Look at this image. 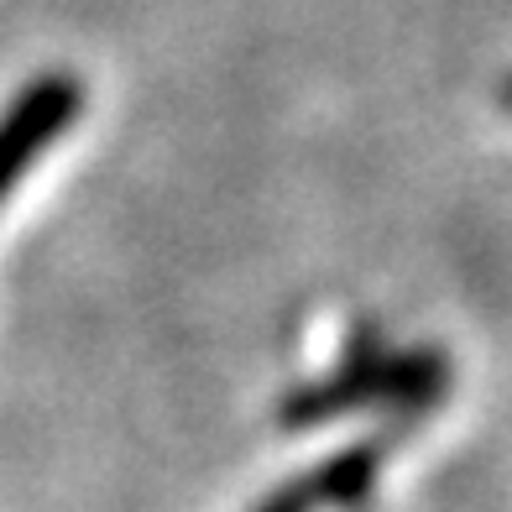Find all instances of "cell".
I'll list each match as a JSON object with an SVG mask.
<instances>
[{"mask_svg": "<svg viewBox=\"0 0 512 512\" xmlns=\"http://www.w3.org/2000/svg\"><path fill=\"white\" fill-rule=\"evenodd\" d=\"M382 366H387V340H382V324L361 314L351 319V335L340 345V361L330 377L293 387L283 403H277V424L288 434H304V429H324V424H340V418H356L371 413L377 403V387H382Z\"/></svg>", "mask_w": 512, "mask_h": 512, "instance_id": "obj_1", "label": "cell"}, {"mask_svg": "<svg viewBox=\"0 0 512 512\" xmlns=\"http://www.w3.org/2000/svg\"><path fill=\"white\" fill-rule=\"evenodd\" d=\"M79 105H84V84L68 74V68L37 74L6 105V115H0V204H6V194L32 173V162L79 121Z\"/></svg>", "mask_w": 512, "mask_h": 512, "instance_id": "obj_2", "label": "cell"}, {"mask_svg": "<svg viewBox=\"0 0 512 512\" xmlns=\"http://www.w3.org/2000/svg\"><path fill=\"white\" fill-rule=\"evenodd\" d=\"M450 392V356L439 345H403V351H387L382 366V387H377V429L371 439L387 450H398L403 439H413L418 429L434 418V408L445 403Z\"/></svg>", "mask_w": 512, "mask_h": 512, "instance_id": "obj_3", "label": "cell"}, {"mask_svg": "<svg viewBox=\"0 0 512 512\" xmlns=\"http://www.w3.org/2000/svg\"><path fill=\"white\" fill-rule=\"evenodd\" d=\"M382 460H387V445H377V439L366 434L356 445L335 450L330 460H319L314 471H304L298 486H304L314 512H361L371 502V492H377Z\"/></svg>", "mask_w": 512, "mask_h": 512, "instance_id": "obj_4", "label": "cell"}, {"mask_svg": "<svg viewBox=\"0 0 512 512\" xmlns=\"http://www.w3.org/2000/svg\"><path fill=\"white\" fill-rule=\"evenodd\" d=\"M251 512H314V507H309L304 486H298V476H293V481H283V486H272V492L256 502Z\"/></svg>", "mask_w": 512, "mask_h": 512, "instance_id": "obj_5", "label": "cell"}, {"mask_svg": "<svg viewBox=\"0 0 512 512\" xmlns=\"http://www.w3.org/2000/svg\"><path fill=\"white\" fill-rule=\"evenodd\" d=\"M502 105H507V110H512V74H507V79H502Z\"/></svg>", "mask_w": 512, "mask_h": 512, "instance_id": "obj_6", "label": "cell"}, {"mask_svg": "<svg viewBox=\"0 0 512 512\" xmlns=\"http://www.w3.org/2000/svg\"><path fill=\"white\" fill-rule=\"evenodd\" d=\"M361 512H366V507H361Z\"/></svg>", "mask_w": 512, "mask_h": 512, "instance_id": "obj_7", "label": "cell"}]
</instances>
